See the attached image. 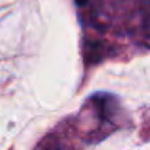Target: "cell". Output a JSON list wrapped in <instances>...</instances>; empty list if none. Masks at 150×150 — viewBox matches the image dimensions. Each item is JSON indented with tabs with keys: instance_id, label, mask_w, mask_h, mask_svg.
<instances>
[{
	"instance_id": "6da1fadb",
	"label": "cell",
	"mask_w": 150,
	"mask_h": 150,
	"mask_svg": "<svg viewBox=\"0 0 150 150\" xmlns=\"http://www.w3.org/2000/svg\"><path fill=\"white\" fill-rule=\"evenodd\" d=\"M38 150H64V147L57 142V140H52L51 143H48V142H45L41 147Z\"/></svg>"
},
{
	"instance_id": "7a4b0ae2",
	"label": "cell",
	"mask_w": 150,
	"mask_h": 150,
	"mask_svg": "<svg viewBox=\"0 0 150 150\" xmlns=\"http://www.w3.org/2000/svg\"><path fill=\"white\" fill-rule=\"evenodd\" d=\"M143 29H144V35H146V38L150 41V13L146 16V19H144V25H143Z\"/></svg>"
}]
</instances>
